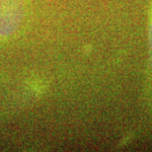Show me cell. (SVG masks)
I'll use <instances>...</instances> for the list:
<instances>
[{"mask_svg": "<svg viewBox=\"0 0 152 152\" xmlns=\"http://www.w3.org/2000/svg\"><path fill=\"white\" fill-rule=\"evenodd\" d=\"M147 45L148 56L144 80V100L152 115V0H148L147 7Z\"/></svg>", "mask_w": 152, "mask_h": 152, "instance_id": "1", "label": "cell"}]
</instances>
